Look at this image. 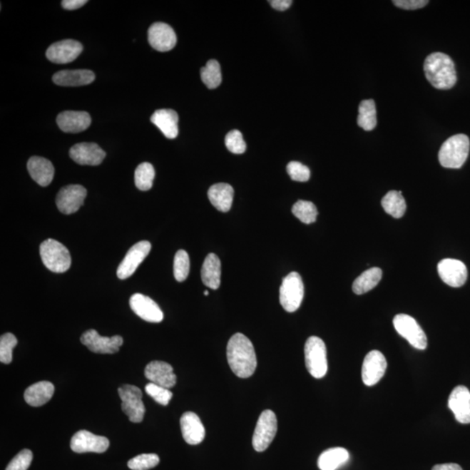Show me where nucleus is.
<instances>
[{
    "label": "nucleus",
    "mask_w": 470,
    "mask_h": 470,
    "mask_svg": "<svg viewBox=\"0 0 470 470\" xmlns=\"http://www.w3.org/2000/svg\"><path fill=\"white\" fill-rule=\"evenodd\" d=\"M227 358L233 373L240 378L252 377L257 367L254 345L243 334L237 333L229 339Z\"/></svg>",
    "instance_id": "obj_1"
},
{
    "label": "nucleus",
    "mask_w": 470,
    "mask_h": 470,
    "mask_svg": "<svg viewBox=\"0 0 470 470\" xmlns=\"http://www.w3.org/2000/svg\"><path fill=\"white\" fill-rule=\"evenodd\" d=\"M425 76L434 88L451 89L457 81L455 64L449 55L434 53L426 58L424 66Z\"/></svg>",
    "instance_id": "obj_2"
},
{
    "label": "nucleus",
    "mask_w": 470,
    "mask_h": 470,
    "mask_svg": "<svg viewBox=\"0 0 470 470\" xmlns=\"http://www.w3.org/2000/svg\"><path fill=\"white\" fill-rule=\"evenodd\" d=\"M469 148L470 141L465 134L449 138L442 144L438 155L441 165L446 168H461L468 159Z\"/></svg>",
    "instance_id": "obj_3"
},
{
    "label": "nucleus",
    "mask_w": 470,
    "mask_h": 470,
    "mask_svg": "<svg viewBox=\"0 0 470 470\" xmlns=\"http://www.w3.org/2000/svg\"><path fill=\"white\" fill-rule=\"evenodd\" d=\"M43 263L53 272H64L69 270L72 259L71 255L61 242L53 239L46 240L39 247Z\"/></svg>",
    "instance_id": "obj_4"
},
{
    "label": "nucleus",
    "mask_w": 470,
    "mask_h": 470,
    "mask_svg": "<svg viewBox=\"0 0 470 470\" xmlns=\"http://www.w3.org/2000/svg\"><path fill=\"white\" fill-rule=\"evenodd\" d=\"M304 297V285L301 275L292 272L282 280L280 287V302L288 313H293L301 307Z\"/></svg>",
    "instance_id": "obj_5"
},
{
    "label": "nucleus",
    "mask_w": 470,
    "mask_h": 470,
    "mask_svg": "<svg viewBox=\"0 0 470 470\" xmlns=\"http://www.w3.org/2000/svg\"><path fill=\"white\" fill-rule=\"evenodd\" d=\"M305 363L312 377L321 379L327 372V347L321 338L311 337L305 344Z\"/></svg>",
    "instance_id": "obj_6"
},
{
    "label": "nucleus",
    "mask_w": 470,
    "mask_h": 470,
    "mask_svg": "<svg viewBox=\"0 0 470 470\" xmlns=\"http://www.w3.org/2000/svg\"><path fill=\"white\" fill-rule=\"evenodd\" d=\"M277 418L270 409L260 414L252 436V447L257 452L266 450L274 441L277 433Z\"/></svg>",
    "instance_id": "obj_7"
},
{
    "label": "nucleus",
    "mask_w": 470,
    "mask_h": 470,
    "mask_svg": "<svg viewBox=\"0 0 470 470\" xmlns=\"http://www.w3.org/2000/svg\"><path fill=\"white\" fill-rule=\"evenodd\" d=\"M394 327L397 333L409 342L414 349L424 350L428 346L426 334L412 316L400 314L394 316Z\"/></svg>",
    "instance_id": "obj_8"
},
{
    "label": "nucleus",
    "mask_w": 470,
    "mask_h": 470,
    "mask_svg": "<svg viewBox=\"0 0 470 470\" xmlns=\"http://www.w3.org/2000/svg\"><path fill=\"white\" fill-rule=\"evenodd\" d=\"M118 396L122 401V412L128 417L130 422L140 424L143 421L145 409L141 390L136 386L126 384L118 389Z\"/></svg>",
    "instance_id": "obj_9"
},
{
    "label": "nucleus",
    "mask_w": 470,
    "mask_h": 470,
    "mask_svg": "<svg viewBox=\"0 0 470 470\" xmlns=\"http://www.w3.org/2000/svg\"><path fill=\"white\" fill-rule=\"evenodd\" d=\"M151 247V243L148 240H141V242L133 245L126 252L125 258L118 267V278L125 280L132 276L138 267L143 262V260L149 255Z\"/></svg>",
    "instance_id": "obj_10"
},
{
    "label": "nucleus",
    "mask_w": 470,
    "mask_h": 470,
    "mask_svg": "<svg viewBox=\"0 0 470 470\" xmlns=\"http://www.w3.org/2000/svg\"><path fill=\"white\" fill-rule=\"evenodd\" d=\"M88 191L81 185H69L61 189L58 192L56 204L59 211L64 215H72L80 209L84 201Z\"/></svg>",
    "instance_id": "obj_11"
},
{
    "label": "nucleus",
    "mask_w": 470,
    "mask_h": 470,
    "mask_svg": "<svg viewBox=\"0 0 470 470\" xmlns=\"http://www.w3.org/2000/svg\"><path fill=\"white\" fill-rule=\"evenodd\" d=\"M81 342L93 353L114 354L117 353L123 344V338L120 335H114L113 337H101L96 330L90 329L82 334Z\"/></svg>",
    "instance_id": "obj_12"
},
{
    "label": "nucleus",
    "mask_w": 470,
    "mask_h": 470,
    "mask_svg": "<svg viewBox=\"0 0 470 470\" xmlns=\"http://www.w3.org/2000/svg\"><path fill=\"white\" fill-rule=\"evenodd\" d=\"M109 444L108 438L96 436L88 430H80L71 440V449L75 453H104L109 448Z\"/></svg>",
    "instance_id": "obj_13"
},
{
    "label": "nucleus",
    "mask_w": 470,
    "mask_h": 470,
    "mask_svg": "<svg viewBox=\"0 0 470 470\" xmlns=\"http://www.w3.org/2000/svg\"><path fill=\"white\" fill-rule=\"evenodd\" d=\"M437 270L442 282L450 287H460L467 282V267L461 260L456 259L441 260L437 265Z\"/></svg>",
    "instance_id": "obj_14"
},
{
    "label": "nucleus",
    "mask_w": 470,
    "mask_h": 470,
    "mask_svg": "<svg viewBox=\"0 0 470 470\" xmlns=\"http://www.w3.org/2000/svg\"><path fill=\"white\" fill-rule=\"evenodd\" d=\"M387 360L380 351L373 350L366 355L362 369V381L366 386H374L384 377Z\"/></svg>",
    "instance_id": "obj_15"
},
{
    "label": "nucleus",
    "mask_w": 470,
    "mask_h": 470,
    "mask_svg": "<svg viewBox=\"0 0 470 470\" xmlns=\"http://www.w3.org/2000/svg\"><path fill=\"white\" fill-rule=\"evenodd\" d=\"M83 51L80 42L73 39H65L51 45L46 51V57L55 64H67L73 62Z\"/></svg>",
    "instance_id": "obj_16"
},
{
    "label": "nucleus",
    "mask_w": 470,
    "mask_h": 470,
    "mask_svg": "<svg viewBox=\"0 0 470 470\" xmlns=\"http://www.w3.org/2000/svg\"><path fill=\"white\" fill-rule=\"evenodd\" d=\"M148 41L153 49L165 53L175 46L177 36L175 31L168 24L158 22L150 26Z\"/></svg>",
    "instance_id": "obj_17"
},
{
    "label": "nucleus",
    "mask_w": 470,
    "mask_h": 470,
    "mask_svg": "<svg viewBox=\"0 0 470 470\" xmlns=\"http://www.w3.org/2000/svg\"><path fill=\"white\" fill-rule=\"evenodd\" d=\"M132 310L145 322L159 323L163 321L164 315L158 304L148 296L134 294L129 301Z\"/></svg>",
    "instance_id": "obj_18"
},
{
    "label": "nucleus",
    "mask_w": 470,
    "mask_h": 470,
    "mask_svg": "<svg viewBox=\"0 0 470 470\" xmlns=\"http://www.w3.org/2000/svg\"><path fill=\"white\" fill-rule=\"evenodd\" d=\"M71 159L82 165H98L106 157V153L96 143L82 142L70 149Z\"/></svg>",
    "instance_id": "obj_19"
},
{
    "label": "nucleus",
    "mask_w": 470,
    "mask_h": 470,
    "mask_svg": "<svg viewBox=\"0 0 470 470\" xmlns=\"http://www.w3.org/2000/svg\"><path fill=\"white\" fill-rule=\"evenodd\" d=\"M449 408L455 414L458 422L470 424V392L464 386H457L449 397Z\"/></svg>",
    "instance_id": "obj_20"
},
{
    "label": "nucleus",
    "mask_w": 470,
    "mask_h": 470,
    "mask_svg": "<svg viewBox=\"0 0 470 470\" xmlns=\"http://www.w3.org/2000/svg\"><path fill=\"white\" fill-rule=\"evenodd\" d=\"M145 377L156 385L172 389L177 382L176 374L173 373V367L161 361H153L145 367Z\"/></svg>",
    "instance_id": "obj_21"
},
{
    "label": "nucleus",
    "mask_w": 470,
    "mask_h": 470,
    "mask_svg": "<svg viewBox=\"0 0 470 470\" xmlns=\"http://www.w3.org/2000/svg\"><path fill=\"white\" fill-rule=\"evenodd\" d=\"M180 429L185 441L190 445L200 444L206 434L200 417L190 412L184 413L181 417Z\"/></svg>",
    "instance_id": "obj_22"
},
{
    "label": "nucleus",
    "mask_w": 470,
    "mask_h": 470,
    "mask_svg": "<svg viewBox=\"0 0 470 470\" xmlns=\"http://www.w3.org/2000/svg\"><path fill=\"white\" fill-rule=\"evenodd\" d=\"M92 122L90 114L86 112L66 111L57 117L58 128L65 133H77L88 129Z\"/></svg>",
    "instance_id": "obj_23"
},
{
    "label": "nucleus",
    "mask_w": 470,
    "mask_h": 470,
    "mask_svg": "<svg viewBox=\"0 0 470 470\" xmlns=\"http://www.w3.org/2000/svg\"><path fill=\"white\" fill-rule=\"evenodd\" d=\"M27 169L31 179L41 187H47L52 183L54 168L50 160L39 156L31 157L27 162Z\"/></svg>",
    "instance_id": "obj_24"
},
{
    "label": "nucleus",
    "mask_w": 470,
    "mask_h": 470,
    "mask_svg": "<svg viewBox=\"0 0 470 470\" xmlns=\"http://www.w3.org/2000/svg\"><path fill=\"white\" fill-rule=\"evenodd\" d=\"M151 122L160 130L168 139H175L179 134V116L172 109L157 110L151 117Z\"/></svg>",
    "instance_id": "obj_25"
},
{
    "label": "nucleus",
    "mask_w": 470,
    "mask_h": 470,
    "mask_svg": "<svg viewBox=\"0 0 470 470\" xmlns=\"http://www.w3.org/2000/svg\"><path fill=\"white\" fill-rule=\"evenodd\" d=\"M96 74L90 70H64L53 75V81L61 86H81L91 84Z\"/></svg>",
    "instance_id": "obj_26"
},
{
    "label": "nucleus",
    "mask_w": 470,
    "mask_h": 470,
    "mask_svg": "<svg viewBox=\"0 0 470 470\" xmlns=\"http://www.w3.org/2000/svg\"><path fill=\"white\" fill-rule=\"evenodd\" d=\"M208 195L209 200L217 210L223 213L230 210L235 195L234 188L230 185L226 183L213 185L209 188Z\"/></svg>",
    "instance_id": "obj_27"
},
{
    "label": "nucleus",
    "mask_w": 470,
    "mask_h": 470,
    "mask_svg": "<svg viewBox=\"0 0 470 470\" xmlns=\"http://www.w3.org/2000/svg\"><path fill=\"white\" fill-rule=\"evenodd\" d=\"M54 386L52 382L43 381L34 383L27 388L24 394L25 400L30 406L41 407L52 399Z\"/></svg>",
    "instance_id": "obj_28"
},
{
    "label": "nucleus",
    "mask_w": 470,
    "mask_h": 470,
    "mask_svg": "<svg viewBox=\"0 0 470 470\" xmlns=\"http://www.w3.org/2000/svg\"><path fill=\"white\" fill-rule=\"evenodd\" d=\"M221 263L215 254H209L201 268V279L205 286L211 290H218L220 286Z\"/></svg>",
    "instance_id": "obj_29"
},
{
    "label": "nucleus",
    "mask_w": 470,
    "mask_h": 470,
    "mask_svg": "<svg viewBox=\"0 0 470 470\" xmlns=\"http://www.w3.org/2000/svg\"><path fill=\"white\" fill-rule=\"evenodd\" d=\"M349 459V453L343 448H332L325 450L318 459L321 470H337Z\"/></svg>",
    "instance_id": "obj_30"
},
{
    "label": "nucleus",
    "mask_w": 470,
    "mask_h": 470,
    "mask_svg": "<svg viewBox=\"0 0 470 470\" xmlns=\"http://www.w3.org/2000/svg\"><path fill=\"white\" fill-rule=\"evenodd\" d=\"M382 277L381 268L372 267L366 270L359 276L353 283V291L354 294L361 295L372 290L378 285Z\"/></svg>",
    "instance_id": "obj_31"
},
{
    "label": "nucleus",
    "mask_w": 470,
    "mask_h": 470,
    "mask_svg": "<svg viewBox=\"0 0 470 470\" xmlns=\"http://www.w3.org/2000/svg\"><path fill=\"white\" fill-rule=\"evenodd\" d=\"M383 209L388 215L400 219L406 212V203L402 192L389 191L382 200Z\"/></svg>",
    "instance_id": "obj_32"
},
{
    "label": "nucleus",
    "mask_w": 470,
    "mask_h": 470,
    "mask_svg": "<svg viewBox=\"0 0 470 470\" xmlns=\"http://www.w3.org/2000/svg\"><path fill=\"white\" fill-rule=\"evenodd\" d=\"M358 126L365 131H372L377 125V108L373 100L362 101L359 106Z\"/></svg>",
    "instance_id": "obj_33"
},
{
    "label": "nucleus",
    "mask_w": 470,
    "mask_h": 470,
    "mask_svg": "<svg viewBox=\"0 0 470 470\" xmlns=\"http://www.w3.org/2000/svg\"><path fill=\"white\" fill-rule=\"evenodd\" d=\"M155 177V170L153 165L144 162L138 165L134 173V181L138 189L141 191H148L153 187V180Z\"/></svg>",
    "instance_id": "obj_34"
},
{
    "label": "nucleus",
    "mask_w": 470,
    "mask_h": 470,
    "mask_svg": "<svg viewBox=\"0 0 470 470\" xmlns=\"http://www.w3.org/2000/svg\"><path fill=\"white\" fill-rule=\"evenodd\" d=\"M201 80L209 89L218 88L223 81L221 70L219 62L215 59H211L207 63L206 66L200 70Z\"/></svg>",
    "instance_id": "obj_35"
},
{
    "label": "nucleus",
    "mask_w": 470,
    "mask_h": 470,
    "mask_svg": "<svg viewBox=\"0 0 470 470\" xmlns=\"http://www.w3.org/2000/svg\"><path fill=\"white\" fill-rule=\"evenodd\" d=\"M292 213H294L296 218L305 224L314 223L318 215L315 205L311 201L307 200H298L292 208Z\"/></svg>",
    "instance_id": "obj_36"
},
{
    "label": "nucleus",
    "mask_w": 470,
    "mask_h": 470,
    "mask_svg": "<svg viewBox=\"0 0 470 470\" xmlns=\"http://www.w3.org/2000/svg\"><path fill=\"white\" fill-rule=\"evenodd\" d=\"M190 271V260L187 252L179 250L176 252L173 262V275L177 282H183L187 280Z\"/></svg>",
    "instance_id": "obj_37"
},
{
    "label": "nucleus",
    "mask_w": 470,
    "mask_h": 470,
    "mask_svg": "<svg viewBox=\"0 0 470 470\" xmlns=\"http://www.w3.org/2000/svg\"><path fill=\"white\" fill-rule=\"evenodd\" d=\"M18 344V339L15 335L6 333L0 338V362L4 364H9L13 362V350Z\"/></svg>",
    "instance_id": "obj_38"
},
{
    "label": "nucleus",
    "mask_w": 470,
    "mask_h": 470,
    "mask_svg": "<svg viewBox=\"0 0 470 470\" xmlns=\"http://www.w3.org/2000/svg\"><path fill=\"white\" fill-rule=\"evenodd\" d=\"M160 464V457L156 454H142L128 461V468L132 470H148Z\"/></svg>",
    "instance_id": "obj_39"
},
{
    "label": "nucleus",
    "mask_w": 470,
    "mask_h": 470,
    "mask_svg": "<svg viewBox=\"0 0 470 470\" xmlns=\"http://www.w3.org/2000/svg\"><path fill=\"white\" fill-rule=\"evenodd\" d=\"M145 392L151 397L158 404L167 406L172 400L173 393L168 389L164 388L155 383L150 382L145 388Z\"/></svg>",
    "instance_id": "obj_40"
},
{
    "label": "nucleus",
    "mask_w": 470,
    "mask_h": 470,
    "mask_svg": "<svg viewBox=\"0 0 470 470\" xmlns=\"http://www.w3.org/2000/svg\"><path fill=\"white\" fill-rule=\"evenodd\" d=\"M226 147L233 153L235 155H242L247 149L246 142L243 140L242 133L238 130H233L227 134L225 139Z\"/></svg>",
    "instance_id": "obj_41"
},
{
    "label": "nucleus",
    "mask_w": 470,
    "mask_h": 470,
    "mask_svg": "<svg viewBox=\"0 0 470 470\" xmlns=\"http://www.w3.org/2000/svg\"><path fill=\"white\" fill-rule=\"evenodd\" d=\"M287 171L292 180L299 183H306L311 175L310 168L297 161L290 162L287 165Z\"/></svg>",
    "instance_id": "obj_42"
},
{
    "label": "nucleus",
    "mask_w": 470,
    "mask_h": 470,
    "mask_svg": "<svg viewBox=\"0 0 470 470\" xmlns=\"http://www.w3.org/2000/svg\"><path fill=\"white\" fill-rule=\"evenodd\" d=\"M33 461V452L29 449H23L8 464L6 470H27Z\"/></svg>",
    "instance_id": "obj_43"
},
{
    "label": "nucleus",
    "mask_w": 470,
    "mask_h": 470,
    "mask_svg": "<svg viewBox=\"0 0 470 470\" xmlns=\"http://www.w3.org/2000/svg\"><path fill=\"white\" fill-rule=\"evenodd\" d=\"M394 6L404 10H417L428 5V0H394Z\"/></svg>",
    "instance_id": "obj_44"
},
{
    "label": "nucleus",
    "mask_w": 470,
    "mask_h": 470,
    "mask_svg": "<svg viewBox=\"0 0 470 470\" xmlns=\"http://www.w3.org/2000/svg\"><path fill=\"white\" fill-rule=\"evenodd\" d=\"M86 3V0H64L61 2V6L66 10L73 11L85 6Z\"/></svg>",
    "instance_id": "obj_45"
},
{
    "label": "nucleus",
    "mask_w": 470,
    "mask_h": 470,
    "mask_svg": "<svg viewBox=\"0 0 470 470\" xmlns=\"http://www.w3.org/2000/svg\"><path fill=\"white\" fill-rule=\"evenodd\" d=\"M293 1L291 0H271L270 4L272 8L278 11H286L290 8Z\"/></svg>",
    "instance_id": "obj_46"
},
{
    "label": "nucleus",
    "mask_w": 470,
    "mask_h": 470,
    "mask_svg": "<svg viewBox=\"0 0 470 470\" xmlns=\"http://www.w3.org/2000/svg\"><path fill=\"white\" fill-rule=\"evenodd\" d=\"M432 470H463V469L456 464H445L434 465Z\"/></svg>",
    "instance_id": "obj_47"
},
{
    "label": "nucleus",
    "mask_w": 470,
    "mask_h": 470,
    "mask_svg": "<svg viewBox=\"0 0 470 470\" xmlns=\"http://www.w3.org/2000/svg\"><path fill=\"white\" fill-rule=\"evenodd\" d=\"M204 295H209V292H208V291H205V292H204Z\"/></svg>",
    "instance_id": "obj_48"
}]
</instances>
